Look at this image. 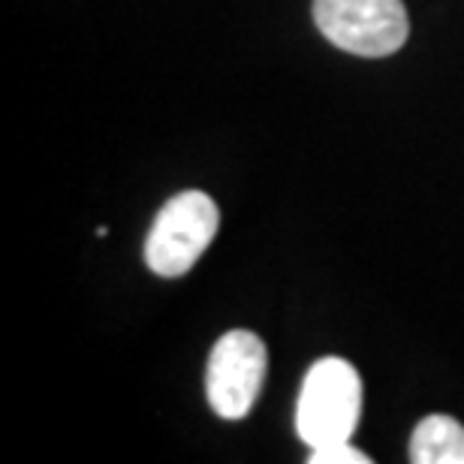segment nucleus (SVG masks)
<instances>
[{"mask_svg":"<svg viewBox=\"0 0 464 464\" xmlns=\"http://www.w3.org/2000/svg\"><path fill=\"white\" fill-rule=\"evenodd\" d=\"M362 413V380L347 359L326 356L314 362L304 374L299 407H295V431L311 450L347 443L359 425Z\"/></svg>","mask_w":464,"mask_h":464,"instance_id":"1","label":"nucleus"},{"mask_svg":"<svg viewBox=\"0 0 464 464\" xmlns=\"http://www.w3.org/2000/svg\"><path fill=\"white\" fill-rule=\"evenodd\" d=\"M220 227L215 199L202 190H184L157 211L145 238V263L160 277L188 275L206 254Z\"/></svg>","mask_w":464,"mask_h":464,"instance_id":"2","label":"nucleus"},{"mask_svg":"<svg viewBox=\"0 0 464 464\" xmlns=\"http://www.w3.org/2000/svg\"><path fill=\"white\" fill-rule=\"evenodd\" d=\"M314 22L332 45L359 58H386L411 31L401 0H314Z\"/></svg>","mask_w":464,"mask_h":464,"instance_id":"3","label":"nucleus"},{"mask_svg":"<svg viewBox=\"0 0 464 464\" xmlns=\"http://www.w3.org/2000/svg\"><path fill=\"white\" fill-rule=\"evenodd\" d=\"M268 368L263 338L247 329H232L211 350L206 392L211 411L224 420H245L259 398Z\"/></svg>","mask_w":464,"mask_h":464,"instance_id":"4","label":"nucleus"},{"mask_svg":"<svg viewBox=\"0 0 464 464\" xmlns=\"http://www.w3.org/2000/svg\"><path fill=\"white\" fill-rule=\"evenodd\" d=\"M413 464H464V425L452 416H425L411 438Z\"/></svg>","mask_w":464,"mask_h":464,"instance_id":"5","label":"nucleus"},{"mask_svg":"<svg viewBox=\"0 0 464 464\" xmlns=\"http://www.w3.org/2000/svg\"><path fill=\"white\" fill-rule=\"evenodd\" d=\"M308 464H371V456L356 450L353 443H332V447H320L308 456Z\"/></svg>","mask_w":464,"mask_h":464,"instance_id":"6","label":"nucleus"}]
</instances>
